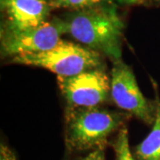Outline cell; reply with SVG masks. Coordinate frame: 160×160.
<instances>
[{"instance_id": "obj_1", "label": "cell", "mask_w": 160, "mask_h": 160, "mask_svg": "<svg viewBox=\"0 0 160 160\" xmlns=\"http://www.w3.org/2000/svg\"><path fill=\"white\" fill-rule=\"evenodd\" d=\"M66 33L115 62L121 61L124 24L114 6L91 7L63 21Z\"/></svg>"}, {"instance_id": "obj_2", "label": "cell", "mask_w": 160, "mask_h": 160, "mask_svg": "<svg viewBox=\"0 0 160 160\" xmlns=\"http://www.w3.org/2000/svg\"><path fill=\"white\" fill-rule=\"evenodd\" d=\"M13 62L44 68L58 77L68 78L96 69L101 64V55L89 47L62 40L49 51L16 56Z\"/></svg>"}, {"instance_id": "obj_3", "label": "cell", "mask_w": 160, "mask_h": 160, "mask_svg": "<svg viewBox=\"0 0 160 160\" xmlns=\"http://www.w3.org/2000/svg\"><path fill=\"white\" fill-rule=\"evenodd\" d=\"M119 114L95 108L75 111L67 122L66 142L73 150L103 148L110 133L121 125Z\"/></svg>"}, {"instance_id": "obj_4", "label": "cell", "mask_w": 160, "mask_h": 160, "mask_svg": "<svg viewBox=\"0 0 160 160\" xmlns=\"http://www.w3.org/2000/svg\"><path fill=\"white\" fill-rule=\"evenodd\" d=\"M66 34L64 22H46L38 27L16 29L8 27L2 38V50L8 56H21L49 51L62 41Z\"/></svg>"}, {"instance_id": "obj_5", "label": "cell", "mask_w": 160, "mask_h": 160, "mask_svg": "<svg viewBox=\"0 0 160 160\" xmlns=\"http://www.w3.org/2000/svg\"><path fill=\"white\" fill-rule=\"evenodd\" d=\"M110 94L118 107L150 124L154 122L153 106L140 90L132 69L122 61L116 62L111 70Z\"/></svg>"}, {"instance_id": "obj_6", "label": "cell", "mask_w": 160, "mask_h": 160, "mask_svg": "<svg viewBox=\"0 0 160 160\" xmlns=\"http://www.w3.org/2000/svg\"><path fill=\"white\" fill-rule=\"evenodd\" d=\"M58 84L66 101L82 108H95L110 92V81L102 69H93L68 78L58 77Z\"/></svg>"}, {"instance_id": "obj_7", "label": "cell", "mask_w": 160, "mask_h": 160, "mask_svg": "<svg viewBox=\"0 0 160 160\" xmlns=\"http://www.w3.org/2000/svg\"><path fill=\"white\" fill-rule=\"evenodd\" d=\"M9 19L10 28L27 29L46 22L49 6L45 0H2Z\"/></svg>"}, {"instance_id": "obj_8", "label": "cell", "mask_w": 160, "mask_h": 160, "mask_svg": "<svg viewBox=\"0 0 160 160\" xmlns=\"http://www.w3.org/2000/svg\"><path fill=\"white\" fill-rule=\"evenodd\" d=\"M137 160H160V99L156 89V112L153 127L135 149Z\"/></svg>"}, {"instance_id": "obj_9", "label": "cell", "mask_w": 160, "mask_h": 160, "mask_svg": "<svg viewBox=\"0 0 160 160\" xmlns=\"http://www.w3.org/2000/svg\"><path fill=\"white\" fill-rule=\"evenodd\" d=\"M114 150L116 160H137L131 153L128 132L126 127H123L118 132V138L114 143Z\"/></svg>"}, {"instance_id": "obj_10", "label": "cell", "mask_w": 160, "mask_h": 160, "mask_svg": "<svg viewBox=\"0 0 160 160\" xmlns=\"http://www.w3.org/2000/svg\"><path fill=\"white\" fill-rule=\"evenodd\" d=\"M102 0H53L54 4L62 7H72V8H85L92 6L100 3Z\"/></svg>"}, {"instance_id": "obj_11", "label": "cell", "mask_w": 160, "mask_h": 160, "mask_svg": "<svg viewBox=\"0 0 160 160\" xmlns=\"http://www.w3.org/2000/svg\"><path fill=\"white\" fill-rule=\"evenodd\" d=\"M80 160H105V155H104L103 148L93 149L86 157L81 158Z\"/></svg>"}, {"instance_id": "obj_12", "label": "cell", "mask_w": 160, "mask_h": 160, "mask_svg": "<svg viewBox=\"0 0 160 160\" xmlns=\"http://www.w3.org/2000/svg\"><path fill=\"white\" fill-rule=\"evenodd\" d=\"M0 160H16L13 152L6 145L1 144V159Z\"/></svg>"}, {"instance_id": "obj_13", "label": "cell", "mask_w": 160, "mask_h": 160, "mask_svg": "<svg viewBox=\"0 0 160 160\" xmlns=\"http://www.w3.org/2000/svg\"><path fill=\"white\" fill-rule=\"evenodd\" d=\"M124 2H126V3H137V2H140L142 0H123Z\"/></svg>"}]
</instances>
